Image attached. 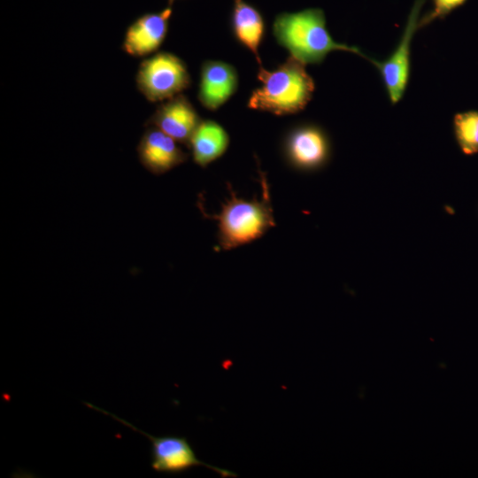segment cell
Segmentation results:
<instances>
[{
	"instance_id": "cell-1",
	"label": "cell",
	"mask_w": 478,
	"mask_h": 478,
	"mask_svg": "<svg viewBox=\"0 0 478 478\" xmlns=\"http://www.w3.org/2000/svg\"><path fill=\"white\" fill-rule=\"evenodd\" d=\"M273 35L290 56L305 65L320 64L334 50L349 51L373 61L358 48L335 42L327 29L324 12L319 8L278 14L273 23Z\"/></svg>"
},
{
	"instance_id": "cell-2",
	"label": "cell",
	"mask_w": 478,
	"mask_h": 478,
	"mask_svg": "<svg viewBox=\"0 0 478 478\" xmlns=\"http://www.w3.org/2000/svg\"><path fill=\"white\" fill-rule=\"evenodd\" d=\"M262 196L247 200L238 197L230 184L229 198L221 204L218 214L204 217L217 221V241L220 250L230 251L254 242L275 227L270 190L265 173L258 169Z\"/></svg>"
},
{
	"instance_id": "cell-3",
	"label": "cell",
	"mask_w": 478,
	"mask_h": 478,
	"mask_svg": "<svg viewBox=\"0 0 478 478\" xmlns=\"http://www.w3.org/2000/svg\"><path fill=\"white\" fill-rule=\"evenodd\" d=\"M258 79L262 85L251 92L248 107L275 115L302 111L311 101L315 89L305 65L292 56L273 71L260 66Z\"/></svg>"
},
{
	"instance_id": "cell-4",
	"label": "cell",
	"mask_w": 478,
	"mask_h": 478,
	"mask_svg": "<svg viewBox=\"0 0 478 478\" xmlns=\"http://www.w3.org/2000/svg\"><path fill=\"white\" fill-rule=\"evenodd\" d=\"M87 406L104 413L120 421L129 428L146 436L150 442L151 467L155 472L166 474H180L187 472L195 466H205L218 473L221 477H236V474L223 469L199 459L191 444L185 437L175 436H155L135 427L130 422L106 412L90 403Z\"/></svg>"
},
{
	"instance_id": "cell-5",
	"label": "cell",
	"mask_w": 478,
	"mask_h": 478,
	"mask_svg": "<svg viewBox=\"0 0 478 478\" xmlns=\"http://www.w3.org/2000/svg\"><path fill=\"white\" fill-rule=\"evenodd\" d=\"M191 79L182 59L158 52L144 59L136 74L140 92L150 102L167 100L190 86Z\"/></svg>"
},
{
	"instance_id": "cell-6",
	"label": "cell",
	"mask_w": 478,
	"mask_h": 478,
	"mask_svg": "<svg viewBox=\"0 0 478 478\" xmlns=\"http://www.w3.org/2000/svg\"><path fill=\"white\" fill-rule=\"evenodd\" d=\"M424 0H416L403 34L391 55L384 61L373 59L372 64L379 70L389 99L392 104L398 103L406 89L411 73V43L419 29L420 13Z\"/></svg>"
},
{
	"instance_id": "cell-7",
	"label": "cell",
	"mask_w": 478,
	"mask_h": 478,
	"mask_svg": "<svg viewBox=\"0 0 478 478\" xmlns=\"http://www.w3.org/2000/svg\"><path fill=\"white\" fill-rule=\"evenodd\" d=\"M284 150L288 161L303 171L324 166L330 156V144L326 134L314 125L293 129L286 138Z\"/></svg>"
},
{
	"instance_id": "cell-8",
	"label": "cell",
	"mask_w": 478,
	"mask_h": 478,
	"mask_svg": "<svg viewBox=\"0 0 478 478\" xmlns=\"http://www.w3.org/2000/svg\"><path fill=\"white\" fill-rule=\"evenodd\" d=\"M200 122L192 104L184 95L179 94L160 104L148 120V125L188 146Z\"/></svg>"
},
{
	"instance_id": "cell-9",
	"label": "cell",
	"mask_w": 478,
	"mask_h": 478,
	"mask_svg": "<svg viewBox=\"0 0 478 478\" xmlns=\"http://www.w3.org/2000/svg\"><path fill=\"white\" fill-rule=\"evenodd\" d=\"M173 10L167 6L158 12L138 17L127 28L122 48L133 57H143L155 52L164 42Z\"/></svg>"
},
{
	"instance_id": "cell-10",
	"label": "cell",
	"mask_w": 478,
	"mask_h": 478,
	"mask_svg": "<svg viewBox=\"0 0 478 478\" xmlns=\"http://www.w3.org/2000/svg\"><path fill=\"white\" fill-rule=\"evenodd\" d=\"M178 143L159 129L150 127L143 133L138 143L139 161L155 175L166 173L188 159V154Z\"/></svg>"
},
{
	"instance_id": "cell-11",
	"label": "cell",
	"mask_w": 478,
	"mask_h": 478,
	"mask_svg": "<svg viewBox=\"0 0 478 478\" xmlns=\"http://www.w3.org/2000/svg\"><path fill=\"white\" fill-rule=\"evenodd\" d=\"M238 76L228 63L219 60L204 61L201 67L198 100L210 111H216L236 91Z\"/></svg>"
},
{
	"instance_id": "cell-12",
	"label": "cell",
	"mask_w": 478,
	"mask_h": 478,
	"mask_svg": "<svg viewBox=\"0 0 478 478\" xmlns=\"http://www.w3.org/2000/svg\"><path fill=\"white\" fill-rule=\"evenodd\" d=\"M231 27L237 41L255 56L261 66L258 48L266 30L261 12L244 0H233Z\"/></svg>"
},
{
	"instance_id": "cell-13",
	"label": "cell",
	"mask_w": 478,
	"mask_h": 478,
	"mask_svg": "<svg viewBox=\"0 0 478 478\" xmlns=\"http://www.w3.org/2000/svg\"><path fill=\"white\" fill-rule=\"evenodd\" d=\"M229 145V135L225 128L213 120H201L194 131L188 147L193 161L204 168L220 158Z\"/></svg>"
},
{
	"instance_id": "cell-14",
	"label": "cell",
	"mask_w": 478,
	"mask_h": 478,
	"mask_svg": "<svg viewBox=\"0 0 478 478\" xmlns=\"http://www.w3.org/2000/svg\"><path fill=\"white\" fill-rule=\"evenodd\" d=\"M453 130L464 154L478 153V111L457 113L453 118Z\"/></svg>"
},
{
	"instance_id": "cell-15",
	"label": "cell",
	"mask_w": 478,
	"mask_h": 478,
	"mask_svg": "<svg viewBox=\"0 0 478 478\" xmlns=\"http://www.w3.org/2000/svg\"><path fill=\"white\" fill-rule=\"evenodd\" d=\"M466 0H433V9L422 18H420L419 28H421L437 19H442L452 10L460 6Z\"/></svg>"
},
{
	"instance_id": "cell-16",
	"label": "cell",
	"mask_w": 478,
	"mask_h": 478,
	"mask_svg": "<svg viewBox=\"0 0 478 478\" xmlns=\"http://www.w3.org/2000/svg\"><path fill=\"white\" fill-rule=\"evenodd\" d=\"M175 0H168V6H172Z\"/></svg>"
}]
</instances>
